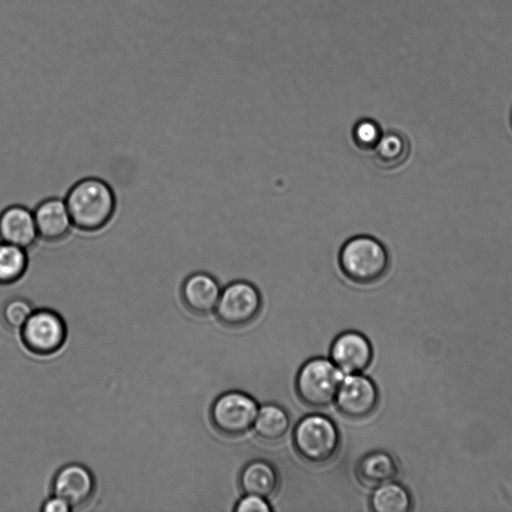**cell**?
I'll use <instances>...</instances> for the list:
<instances>
[{"label": "cell", "mask_w": 512, "mask_h": 512, "mask_svg": "<svg viewBox=\"0 0 512 512\" xmlns=\"http://www.w3.org/2000/svg\"><path fill=\"white\" fill-rule=\"evenodd\" d=\"M330 358L343 374L362 373L372 363L373 347L364 334L344 331L333 340Z\"/></svg>", "instance_id": "9"}, {"label": "cell", "mask_w": 512, "mask_h": 512, "mask_svg": "<svg viewBox=\"0 0 512 512\" xmlns=\"http://www.w3.org/2000/svg\"><path fill=\"white\" fill-rule=\"evenodd\" d=\"M28 267L27 250L0 241V284L7 285L18 281Z\"/></svg>", "instance_id": "19"}, {"label": "cell", "mask_w": 512, "mask_h": 512, "mask_svg": "<svg viewBox=\"0 0 512 512\" xmlns=\"http://www.w3.org/2000/svg\"><path fill=\"white\" fill-rule=\"evenodd\" d=\"M66 333L64 320L50 309L33 311L21 328L24 345L39 355H50L58 351L65 342Z\"/></svg>", "instance_id": "8"}, {"label": "cell", "mask_w": 512, "mask_h": 512, "mask_svg": "<svg viewBox=\"0 0 512 512\" xmlns=\"http://www.w3.org/2000/svg\"><path fill=\"white\" fill-rule=\"evenodd\" d=\"M292 443L295 452L304 462L322 466L337 456L341 435L330 417L313 413L297 422L293 429Z\"/></svg>", "instance_id": "3"}, {"label": "cell", "mask_w": 512, "mask_h": 512, "mask_svg": "<svg viewBox=\"0 0 512 512\" xmlns=\"http://www.w3.org/2000/svg\"><path fill=\"white\" fill-rule=\"evenodd\" d=\"M39 238L57 242L64 239L73 226L64 199L57 197L41 201L33 211Z\"/></svg>", "instance_id": "13"}, {"label": "cell", "mask_w": 512, "mask_h": 512, "mask_svg": "<svg viewBox=\"0 0 512 512\" xmlns=\"http://www.w3.org/2000/svg\"><path fill=\"white\" fill-rule=\"evenodd\" d=\"M262 296L258 288L246 280L232 281L222 288L215 314L228 328L245 327L259 316Z\"/></svg>", "instance_id": "6"}, {"label": "cell", "mask_w": 512, "mask_h": 512, "mask_svg": "<svg viewBox=\"0 0 512 512\" xmlns=\"http://www.w3.org/2000/svg\"><path fill=\"white\" fill-rule=\"evenodd\" d=\"M355 475L362 486L373 489L393 481L398 475V465L387 451L372 450L357 461Z\"/></svg>", "instance_id": "15"}, {"label": "cell", "mask_w": 512, "mask_h": 512, "mask_svg": "<svg viewBox=\"0 0 512 512\" xmlns=\"http://www.w3.org/2000/svg\"><path fill=\"white\" fill-rule=\"evenodd\" d=\"M383 131L379 123L371 118L358 120L352 128V140L362 151H373L379 142Z\"/></svg>", "instance_id": "20"}, {"label": "cell", "mask_w": 512, "mask_h": 512, "mask_svg": "<svg viewBox=\"0 0 512 512\" xmlns=\"http://www.w3.org/2000/svg\"><path fill=\"white\" fill-rule=\"evenodd\" d=\"M258 409V403L251 395L231 390L213 401L209 416L213 428L220 435L237 438L253 428Z\"/></svg>", "instance_id": "5"}, {"label": "cell", "mask_w": 512, "mask_h": 512, "mask_svg": "<svg viewBox=\"0 0 512 512\" xmlns=\"http://www.w3.org/2000/svg\"><path fill=\"white\" fill-rule=\"evenodd\" d=\"M222 288L217 279L207 272H194L181 286V299L192 314L206 316L215 311Z\"/></svg>", "instance_id": "11"}, {"label": "cell", "mask_w": 512, "mask_h": 512, "mask_svg": "<svg viewBox=\"0 0 512 512\" xmlns=\"http://www.w3.org/2000/svg\"><path fill=\"white\" fill-rule=\"evenodd\" d=\"M291 425L287 410L276 403H266L258 409L253 429L257 438L265 443L281 442Z\"/></svg>", "instance_id": "16"}, {"label": "cell", "mask_w": 512, "mask_h": 512, "mask_svg": "<svg viewBox=\"0 0 512 512\" xmlns=\"http://www.w3.org/2000/svg\"><path fill=\"white\" fill-rule=\"evenodd\" d=\"M510 123H511V127H512V109H511V112H510Z\"/></svg>", "instance_id": "24"}, {"label": "cell", "mask_w": 512, "mask_h": 512, "mask_svg": "<svg viewBox=\"0 0 512 512\" xmlns=\"http://www.w3.org/2000/svg\"><path fill=\"white\" fill-rule=\"evenodd\" d=\"M74 227L95 232L105 227L116 210V197L111 186L96 177L76 182L64 199Z\"/></svg>", "instance_id": "1"}, {"label": "cell", "mask_w": 512, "mask_h": 512, "mask_svg": "<svg viewBox=\"0 0 512 512\" xmlns=\"http://www.w3.org/2000/svg\"><path fill=\"white\" fill-rule=\"evenodd\" d=\"M338 264L342 274L360 286L382 280L390 268V255L385 245L370 235H356L344 242Z\"/></svg>", "instance_id": "2"}, {"label": "cell", "mask_w": 512, "mask_h": 512, "mask_svg": "<svg viewBox=\"0 0 512 512\" xmlns=\"http://www.w3.org/2000/svg\"><path fill=\"white\" fill-rule=\"evenodd\" d=\"M39 238L33 211L22 205H11L0 213V241L24 249Z\"/></svg>", "instance_id": "12"}, {"label": "cell", "mask_w": 512, "mask_h": 512, "mask_svg": "<svg viewBox=\"0 0 512 512\" xmlns=\"http://www.w3.org/2000/svg\"><path fill=\"white\" fill-rule=\"evenodd\" d=\"M238 484L243 494L268 499L277 493L280 486V476L271 462L258 458L243 466L238 476Z\"/></svg>", "instance_id": "14"}, {"label": "cell", "mask_w": 512, "mask_h": 512, "mask_svg": "<svg viewBox=\"0 0 512 512\" xmlns=\"http://www.w3.org/2000/svg\"><path fill=\"white\" fill-rule=\"evenodd\" d=\"M33 312L31 303L21 297L6 301L1 310L3 323L11 330H21Z\"/></svg>", "instance_id": "21"}, {"label": "cell", "mask_w": 512, "mask_h": 512, "mask_svg": "<svg viewBox=\"0 0 512 512\" xmlns=\"http://www.w3.org/2000/svg\"><path fill=\"white\" fill-rule=\"evenodd\" d=\"M272 510L266 498L251 494H244L234 507L235 512H271Z\"/></svg>", "instance_id": "22"}, {"label": "cell", "mask_w": 512, "mask_h": 512, "mask_svg": "<svg viewBox=\"0 0 512 512\" xmlns=\"http://www.w3.org/2000/svg\"><path fill=\"white\" fill-rule=\"evenodd\" d=\"M71 509L72 507L65 500L54 494L43 503L41 508L44 512H67Z\"/></svg>", "instance_id": "23"}, {"label": "cell", "mask_w": 512, "mask_h": 512, "mask_svg": "<svg viewBox=\"0 0 512 512\" xmlns=\"http://www.w3.org/2000/svg\"><path fill=\"white\" fill-rule=\"evenodd\" d=\"M95 480L90 470L78 463L63 466L52 481L53 494L72 508L86 505L93 496Z\"/></svg>", "instance_id": "10"}, {"label": "cell", "mask_w": 512, "mask_h": 512, "mask_svg": "<svg viewBox=\"0 0 512 512\" xmlns=\"http://www.w3.org/2000/svg\"><path fill=\"white\" fill-rule=\"evenodd\" d=\"M343 373L325 357L305 361L295 377V392L299 400L311 408H325L335 400Z\"/></svg>", "instance_id": "4"}, {"label": "cell", "mask_w": 512, "mask_h": 512, "mask_svg": "<svg viewBox=\"0 0 512 512\" xmlns=\"http://www.w3.org/2000/svg\"><path fill=\"white\" fill-rule=\"evenodd\" d=\"M372 152L373 160L378 167L393 170L399 168L408 160L411 145L404 133L391 129L383 132Z\"/></svg>", "instance_id": "17"}, {"label": "cell", "mask_w": 512, "mask_h": 512, "mask_svg": "<svg viewBox=\"0 0 512 512\" xmlns=\"http://www.w3.org/2000/svg\"><path fill=\"white\" fill-rule=\"evenodd\" d=\"M369 507L374 512H408L412 498L403 485L393 480L373 488Z\"/></svg>", "instance_id": "18"}, {"label": "cell", "mask_w": 512, "mask_h": 512, "mask_svg": "<svg viewBox=\"0 0 512 512\" xmlns=\"http://www.w3.org/2000/svg\"><path fill=\"white\" fill-rule=\"evenodd\" d=\"M334 402L338 412L345 418L363 420L377 409L379 391L368 376L361 373L348 374L342 378Z\"/></svg>", "instance_id": "7"}]
</instances>
